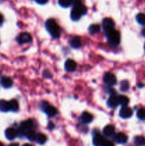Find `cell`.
Returning <instances> with one entry per match:
<instances>
[{
    "label": "cell",
    "instance_id": "obj_1",
    "mask_svg": "<svg viewBox=\"0 0 145 146\" xmlns=\"http://www.w3.org/2000/svg\"><path fill=\"white\" fill-rule=\"evenodd\" d=\"M45 28L51 36L54 38H58L61 35V29L59 27L53 19H49L45 21Z\"/></svg>",
    "mask_w": 145,
    "mask_h": 146
},
{
    "label": "cell",
    "instance_id": "obj_2",
    "mask_svg": "<svg viewBox=\"0 0 145 146\" xmlns=\"http://www.w3.org/2000/svg\"><path fill=\"white\" fill-rule=\"evenodd\" d=\"M106 35L107 37L108 43L110 45L114 46L119 45L120 42V34L119 31L114 29L113 30L107 33Z\"/></svg>",
    "mask_w": 145,
    "mask_h": 146
},
{
    "label": "cell",
    "instance_id": "obj_3",
    "mask_svg": "<svg viewBox=\"0 0 145 146\" xmlns=\"http://www.w3.org/2000/svg\"><path fill=\"white\" fill-rule=\"evenodd\" d=\"M40 106H41V109H42L43 111L46 113V115L49 117L55 116L57 114V113H58L56 108H55L53 106H52L49 105V104H47L45 101L41 103V105Z\"/></svg>",
    "mask_w": 145,
    "mask_h": 146
},
{
    "label": "cell",
    "instance_id": "obj_4",
    "mask_svg": "<svg viewBox=\"0 0 145 146\" xmlns=\"http://www.w3.org/2000/svg\"><path fill=\"white\" fill-rule=\"evenodd\" d=\"M31 41H32V37H31V34L27 32L21 33L16 37V41L19 44H28V43L31 42Z\"/></svg>",
    "mask_w": 145,
    "mask_h": 146
},
{
    "label": "cell",
    "instance_id": "obj_5",
    "mask_svg": "<svg viewBox=\"0 0 145 146\" xmlns=\"http://www.w3.org/2000/svg\"><path fill=\"white\" fill-rule=\"evenodd\" d=\"M115 27V23L113 20L110 18H105L102 21V28L105 33H108L109 31L114 29Z\"/></svg>",
    "mask_w": 145,
    "mask_h": 146
},
{
    "label": "cell",
    "instance_id": "obj_6",
    "mask_svg": "<svg viewBox=\"0 0 145 146\" xmlns=\"http://www.w3.org/2000/svg\"><path fill=\"white\" fill-rule=\"evenodd\" d=\"M103 81L105 82V84L107 86H112L115 85L117 82V79L115 76L112 73H106V74L104 75L103 77Z\"/></svg>",
    "mask_w": 145,
    "mask_h": 146
},
{
    "label": "cell",
    "instance_id": "obj_7",
    "mask_svg": "<svg viewBox=\"0 0 145 146\" xmlns=\"http://www.w3.org/2000/svg\"><path fill=\"white\" fill-rule=\"evenodd\" d=\"M132 110L127 106H122L119 111V116L122 118H129L132 115Z\"/></svg>",
    "mask_w": 145,
    "mask_h": 146
},
{
    "label": "cell",
    "instance_id": "obj_8",
    "mask_svg": "<svg viewBox=\"0 0 145 146\" xmlns=\"http://www.w3.org/2000/svg\"><path fill=\"white\" fill-rule=\"evenodd\" d=\"M82 15H83V14H82L79 6H78V7H73V8H72V11L71 12V19L73 20V21H78V19H80Z\"/></svg>",
    "mask_w": 145,
    "mask_h": 146
},
{
    "label": "cell",
    "instance_id": "obj_9",
    "mask_svg": "<svg viewBox=\"0 0 145 146\" xmlns=\"http://www.w3.org/2000/svg\"><path fill=\"white\" fill-rule=\"evenodd\" d=\"M105 141H105V138L99 133L95 134L92 139V143L95 146H103Z\"/></svg>",
    "mask_w": 145,
    "mask_h": 146
},
{
    "label": "cell",
    "instance_id": "obj_10",
    "mask_svg": "<svg viewBox=\"0 0 145 146\" xmlns=\"http://www.w3.org/2000/svg\"><path fill=\"white\" fill-rule=\"evenodd\" d=\"M5 136L9 141H13L17 137V131L13 128H9L5 131Z\"/></svg>",
    "mask_w": 145,
    "mask_h": 146
},
{
    "label": "cell",
    "instance_id": "obj_11",
    "mask_svg": "<svg viewBox=\"0 0 145 146\" xmlns=\"http://www.w3.org/2000/svg\"><path fill=\"white\" fill-rule=\"evenodd\" d=\"M114 140L116 143L119 144H124L126 143L127 142L128 138L127 135H125L123 133H119L116 134L114 137Z\"/></svg>",
    "mask_w": 145,
    "mask_h": 146
},
{
    "label": "cell",
    "instance_id": "obj_12",
    "mask_svg": "<svg viewBox=\"0 0 145 146\" xmlns=\"http://www.w3.org/2000/svg\"><path fill=\"white\" fill-rule=\"evenodd\" d=\"M76 68V63L72 59H68L65 63V69L68 72H72Z\"/></svg>",
    "mask_w": 145,
    "mask_h": 146
},
{
    "label": "cell",
    "instance_id": "obj_13",
    "mask_svg": "<svg viewBox=\"0 0 145 146\" xmlns=\"http://www.w3.org/2000/svg\"><path fill=\"white\" fill-rule=\"evenodd\" d=\"M107 105L108 106L112 108H115L118 105H119V102H118V98L117 96L112 95L108 98L107 100Z\"/></svg>",
    "mask_w": 145,
    "mask_h": 146
},
{
    "label": "cell",
    "instance_id": "obj_14",
    "mask_svg": "<svg viewBox=\"0 0 145 146\" xmlns=\"http://www.w3.org/2000/svg\"><path fill=\"white\" fill-rule=\"evenodd\" d=\"M1 85L4 88H9L12 86L13 85V81L9 77H2L1 79Z\"/></svg>",
    "mask_w": 145,
    "mask_h": 146
},
{
    "label": "cell",
    "instance_id": "obj_15",
    "mask_svg": "<svg viewBox=\"0 0 145 146\" xmlns=\"http://www.w3.org/2000/svg\"><path fill=\"white\" fill-rule=\"evenodd\" d=\"M103 133L107 137H112L115 135V127L112 125H107L104 128Z\"/></svg>",
    "mask_w": 145,
    "mask_h": 146
},
{
    "label": "cell",
    "instance_id": "obj_16",
    "mask_svg": "<svg viewBox=\"0 0 145 146\" xmlns=\"http://www.w3.org/2000/svg\"><path fill=\"white\" fill-rule=\"evenodd\" d=\"M92 119H93V117H92V114L88 112H84L80 116V121L85 124L92 122Z\"/></svg>",
    "mask_w": 145,
    "mask_h": 146
},
{
    "label": "cell",
    "instance_id": "obj_17",
    "mask_svg": "<svg viewBox=\"0 0 145 146\" xmlns=\"http://www.w3.org/2000/svg\"><path fill=\"white\" fill-rule=\"evenodd\" d=\"M70 44L74 48H78L81 46V40L80 37L74 36L70 41Z\"/></svg>",
    "mask_w": 145,
    "mask_h": 146
},
{
    "label": "cell",
    "instance_id": "obj_18",
    "mask_svg": "<svg viewBox=\"0 0 145 146\" xmlns=\"http://www.w3.org/2000/svg\"><path fill=\"white\" fill-rule=\"evenodd\" d=\"M10 111L9 102L4 100H0V111L1 112H8Z\"/></svg>",
    "mask_w": 145,
    "mask_h": 146
},
{
    "label": "cell",
    "instance_id": "obj_19",
    "mask_svg": "<svg viewBox=\"0 0 145 146\" xmlns=\"http://www.w3.org/2000/svg\"><path fill=\"white\" fill-rule=\"evenodd\" d=\"M33 127V122L31 120H26V121H23L21 124V128H23L24 131L26 132L27 131H29Z\"/></svg>",
    "mask_w": 145,
    "mask_h": 146
},
{
    "label": "cell",
    "instance_id": "obj_20",
    "mask_svg": "<svg viewBox=\"0 0 145 146\" xmlns=\"http://www.w3.org/2000/svg\"><path fill=\"white\" fill-rule=\"evenodd\" d=\"M100 26L98 25V24H92V25L90 26L89 28H88V31H89L90 34H92V35L98 34L100 31Z\"/></svg>",
    "mask_w": 145,
    "mask_h": 146
},
{
    "label": "cell",
    "instance_id": "obj_21",
    "mask_svg": "<svg viewBox=\"0 0 145 146\" xmlns=\"http://www.w3.org/2000/svg\"><path fill=\"white\" fill-rule=\"evenodd\" d=\"M117 98L119 105H122V106H127V104H129V98L127 96H125L120 95L119 96H117Z\"/></svg>",
    "mask_w": 145,
    "mask_h": 146
},
{
    "label": "cell",
    "instance_id": "obj_22",
    "mask_svg": "<svg viewBox=\"0 0 145 146\" xmlns=\"http://www.w3.org/2000/svg\"><path fill=\"white\" fill-rule=\"evenodd\" d=\"M9 106H10V111H13V112H16L18 110V103L16 100L13 99L9 101Z\"/></svg>",
    "mask_w": 145,
    "mask_h": 146
},
{
    "label": "cell",
    "instance_id": "obj_23",
    "mask_svg": "<svg viewBox=\"0 0 145 146\" xmlns=\"http://www.w3.org/2000/svg\"><path fill=\"white\" fill-rule=\"evenodd\" d=\"M47 138L45 136V135L43 133H38L36 135V141L40 145H43V144L45 143L46 142Z\"/></svg>",
    "mask_w": 145,
    "mask_h": 146
},
{
    "label": "cell",
    "instance_id": "obj_24",
    "mask_svg": "<svg viewBox=\"0 0 145 146\" xmlns=\"http://www.w3.org/2000/svg\"><path fill=\"white\" fill-rule=\"evenodd\" d=\"M26 136L28 138L29 141H36V133H35V131H33V130H29V131H27L26 133Z\"/></svg>",
    "mask_w": 145,
    "mask_h": 146
},
{
    "label": "cell",
    "instance_id": "obj_25",
    "mask_svg": "<svg viewBox=\"0 0 145 146\" xmlns=\"http://www.w3.org/2000/svg\"><path fill=\"white\" fill-rule=\"evenodd\" d=\"M134 142L136 145L144 146L145 145V137L142 135H138L134 138Z\"/></svg>",
    "mask_w": 145,
    "mask_h": 146
},
{
    "label": "cell",
    "instance_id": "obj_26",
    "mask_svg": "<svg viewBox=\"0 0 145 146\" xmlns=\"http://www.w3.org/2000/svg\"><path fill=\"white\" fill-rule=\"evenodd\" d=\"M136 19L137 22L141 25H145V14L144 13H139L136 15Z\"/></svg>",
    "mask_w": 145,
    "mask_h": 146
},
{
    "label": "cell",
    "instance_id": "obj_27",
    "mask_svg": "<svg viewBox=\"0 0 145 146\" xmlns=\"http://www.w3.org/2000/svg\"><path fill=\"white\" fill-rule=\"evenodd\" d=\"M129 88V84L127 81L124 80L120 83V89L122 91H127Z\"/></svg>",
    "mask_w": 145,
    "mask_h": 146
},
{
    "label": "cell",
    "instance_id": "obj_28",
    "mask_svg": "<svg viewBox=\"0 0 145 146\" xmlns=\"http://www.w3.org/2000/svg\"><path fill=\"white\" fill-rule=\"evenodd\" d=\"M58 4L63 8H67L71 5V0H58Z\"/></svg>",
    "mask_w": 145,
    "mask_h": 146
},
{
    "label": "cell",
    "instance_id": "obj_29",
    "mask_svg": "<svg viewBox=\"0 0 145 146\" xmlns=\"http://www.w3.org/2000/svg\"><path fill=\"white\" fill-rule=\"evenodd\" d=\"M136 116L140 120H145V108H140L137 111Z\"/></svg>",
    "mask_w": 145,
    "mask_h": 146
},
{
    "label": "cell",
    "instance_id": "obj_30",
    "mask_svg": "<svg viewBox=\"0 0 145 146\" xmlns=\"http://www.w3.org/2000/svg\"><path fill=\"white\" fill-rule=\"evenodd\" d=\"M81 4V0H71V5H72V7H78Z\"/></svg>",
    "mask_w": 145,
    "mask_h": 146
},
{
    "label": "cell",
    "instance_id": "obj_31",
    "mask_svg": "<svg viewBox=\"0 0 145 146\" xmlns=\"http://www.w3.org/2000/svg\"><path fill=\"white\" fill-rule=\"evenodd\" d=\"M35 1L39 4H45L48 2V0H35Z\"/></svg>",
    "mask_w": 145,
    "mask_h": 146
},
{
    "label": "cell",
    "instance_id": "obj_32",
    "mask_svg": "<svg viewBox=\"0 0 145 146\" xmlns=\"http://www.w3.org/2000/svg\"><path fill=\"white\" fill-rule=\"evenodd\" d=\"M103 146H115V145H114L113 143L111 142V141H106Z\"/></svg>",
    "mask_w": 145,
    "mask_h": 146
},
{
    "label": "cell",
    "instance_id": "obj_33",
    "mask_svg": "<svg viewBox=\"0 0 145 146\" xmlns=\"http://www.w3.org/2000/svg\"><path fill=\"white\" fill-rule=\"evenodd\" d=\"M3 21H4V18H3V16L0 14V25H1V24L3 23Z\"/></svg>",
    "mask_w": 145,
    "mask_h": 146
},
{
    "label": "cell",
    "instance_id": "obj_34",
    "mask_svg": "<svg viewBox=\"0 0 145 146\" xmlns=\"http://www.w3.org/2000/svg\"><path fill=\"white\" fill-rule=\"evenodd\" d=\"M48 127H49L50 129H52V128H54V125L52 123H48Z\"/></svg>",
    "mask_w": 145,
    "mask_h": 146
},
{
    "label": "cell",
    "instance_id": "obj_35",
    "mask_svg": "<svg viewBox=\"0 0 145 146\" xmlns=\"http://www.w3.org/2000/svg\"><path fill=\"white\" fill-rule=\"evenodd\" d=\"M142 35L143 36H145V27L144 28H143L142 29Z\"/></svg>",
    "mask_w": 145,
    "mask_h": 146
},
{
    "label": "cell",
    "instance_id": "obj_36",
    "mask_svg": "<svg viewBox=\"0 0 145 146\" xmlns=\"http://www.w3.org/2000/svg\"><path fill=\"white\" fill-rule=\"evenodd\" d=\"M8 146H19V145H18V143H11Z\"/></svg>",
    "mask_w": 145,
    "mask_h": 146
},
{
    "label": "cell",
    "instance_id": "obj_37",
    "mask_svg": "<svg viewBox=\"0 0 145 146\" xmlns=\"http://www.w3.org/2000/svg\"><path fill=\"white\" fill-rule=\"evenodd\" d=\"M22 146H31V145H30V144H28V143H26V144H24Z\"/></svg>",
    "mask_w": 145,
    "mask_h": 146
},
{
    "label": "cell",
    "instance_id": "obj_38",
    "mask_svg": "<svg viewBox=\"0 0 145 146\" xmlns=\"http://www.w3.org/2000/svg\"><path fill=\"white\" fill-rule=\"evenodd\" d=\"M0 146H4V145H3V144H2V143H1V142H0Z\"/></svg>",
    "mask_w": 145,
    "mask_h": 146
},
{
    "label": "cell",
    "instance_id": "obj_39",
    "mask_svg": "<svg viewBox=\"0 0 145 146\" xmlns=\"http://www.w3.org/2000/svg\"><path fill=\"white\" fill-rule=\"evenodd\" d=\"M144 50H145V44H144Z\"/></svg>",
    "mask_w": 145,
    "mask_h": 146
}]
</instances>
